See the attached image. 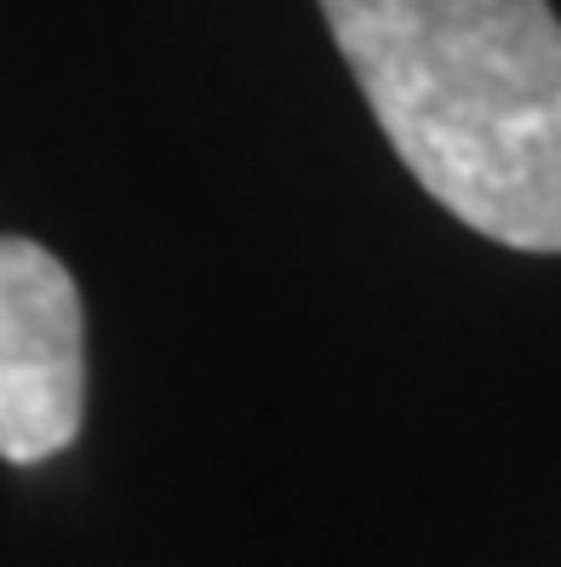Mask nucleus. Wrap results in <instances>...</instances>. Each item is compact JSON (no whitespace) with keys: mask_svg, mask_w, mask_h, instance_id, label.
<instances>
[{"mask_svg":"<svg viewBox=\"0 0 561 567\" xmlns=\"http://www.w3.org/2000/svg\"><path fill=\"white\" fill-rule=\"evenodd\" d=\"M389 150L476 236L561 252V18L550 0H321Z\"/></svg>","mask_w":561,"mask_h":567,"instance_id":"f257e3e1","label":"nucleus"},{"mask_svg":"<svg viewBox=\"0 0 561 567\" xmlns=\"http://www.w3.org/2000/svg\"><path fill=\"white\" fill-rule=\"evenodd\" d=\"M86 316L70 270L23 236H0V458L41 464L81 436Z\"/></svg>","mask_w":561,"mask_h":567,"instance_id":"f03ea898","label":"nucleus"}]
</instances>
